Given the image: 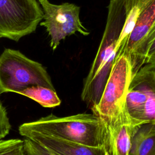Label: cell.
<instances>
[{"label": "cell", "mask_w": 155, "mask_h": 155, "mask_svg": "<svg viewBox=\"0 0 155 155\" xmlns=\"http://www.w3.org/2000/svg\"><path fill=\"white\" fill-rule=\"evenodd\" d=\"M27 138L44 145L57 155H110L107 146H90L43 134H33Z\"/></svg>", "instance_id": "cell-9"}, {"label": "cell", "mask_w": 155, "mask_h": 155, "mask_svg": "<svg viewBox=\"0 0 155 155\" xmlns=\"http://www.w3.org/2000/svg\"><path fill=\"white\" fill-rule=\"evenodd\" d=\"M154 24L155 0H153L138 16L125 45L119 51L124 52L128 57L133 76L145 63V42Z\"/></svg>", "instance_id": "cell-7"}, {"label": "cell", "mask_w": 155, "mask_h": 155, "mask_svg": "<svg viewBox=\"0 0 155 155\" xmlns=\"http://www.w3.org/2000/svg\"><path fill=\"white\" fill-rule=\"evenodd\" d=\"M25 138L33 134H43L70 142L93 147L107 146V127L96 114L81 113L58 117L50 114L19 127Z\"/></svg>", "instance_id": "cell-1"}, {"label": "cell", "mask_w": 155, "mask_h": 155, "mask_svg": "<svg viewBox=\"0 0 155 155\" xmlns=\"http://www.w3.org/2000/svg\"><path fill=\"white\" fill-rule=\"evenodd\" d=\"M0 155H25L24 140L19 139L0 140Z\"/></svg>", "instance_id": "cell-14"}, {"label": "cell", "mask_w": 155, "mask_h": 155, "mask_svg": "<svg viewBox=\"0 0 155 155\" xmlns=\"http://www.w3.org/2000/svg\"><path fill=\"white\" fill-rule=\"evenodd\" d=\"M106 127L110 155H129L132 139L138 126L131 124L124 107L116 119Z\"/></svg>", "instance_id": "cell-8"}, {"label": "cell", "mask_w": 155, "mask_h": 155, "mask_svg": "<svg viewBox=\"0 0 155 155\" xmlns=\"http://www.w3.org/2000/svg\"><path fill=\"white\" fill-rule=\"evenodd\" d=\"M133 76L128 57L124 52H119L100 101L91 110L106 127L116 119L123 109L125 97Z\"/></svg>", "instance_id": "cell-4"}, {"label": "cell", "mask_w": 155, "mask_h": 155, "mask_svg": "<svg viewBox=\"0 0 155 155\" xmlns=\"http://www.w3.org/2000/svg\"><path fill=\"white\" fill-rule=\"evenodd\" d=\"M145 45L147 54L145 64L155 67V24L147 36Z\"/></svg>", "instance_id": "cell-16"}, {"label": "cell", "mask_w": 155, "mask_h": 155, "mask_svg": "<svg viewBox=\"0 0 155 155\" xmlns=\"http://www.w3.org/2000/svg\"><path fill=\"white\" fill-rule=\"evenodd\" d=\"M129 155H155V124L138 126L132 139Z\"/></svg>", "instance_id": "cell-11"}, {"label": "cell", "mask_w": 155, "mask_h": 155, "mask_svg": "<svg viewBox=\"0 0 155 155\" xmlns=\"http://www.w3.org/2000/svg\"><path fill=\"white\" fill-rule=\"evenodd\" d=\"M122 27L113 21L106 22L104 32L90 71L84 81V85L87 84L93 78L101 65L113 54L118 53L119 41Z\"/></svg>", "instance_id": "cell-10"}, {"label": "cell", "mask_w": 155, "mask_h": 155, "mask_svg": "<svg viewBox=\"0 0 155 155\" xmlns=\"http://www.w3.org/2000/svg\"><path fill=\"white\" fill-rule=\"evenodd\" d=\"M124 110L134 126L155 124V67L144 64L133 76Z\"/></svg>", "instance_id": "cell-3"}, {"label": "cell", "mask_w": 155, "mask_h": 155, "mask_svg": "<svg viewBox=\"0 0 155 155\" xmlns=\"http://www.w3.org/2000/svg\"><path fill=\"white\" fill-rule=\"evenodd\" d=\"M124 13L125 22L119 41V50L125 45L139 15L153 0H122Z\"/></svg>", "instance_id": "cell-12"}, {"label": "cell", "mask_w": 155, "mask_h": 155, "mask_svg": "<svg viewBox=\"0 0 155 155\" xmlns=\"http://www.w3.org/2000/svg\"><path fill=\"white\" fill-rule=\"evenodd\" d=\"M39 103L46 108H53L61 104V101L55 89L42 85H33L27 87L19 93Z\"/></svg>", "instance_id": "cell-13"}, {"label": "cell", "mask_w": 155, "mask_h": 155, "mask_svg": "<svg viewBox=\"0 0 155 155\" xmlns=\"http://www.w3.org/2000/svg\"><path fill=\"white\" fill-rule=\"evenodd\" d=\"M23 140L25 155H57L47 147L31 139L25 138Z\"/></svg>", "instance_id": "cell-15"}, {"label": "cell", "mask_w": 155, "mask_h": 155, "mask_svg": "<svg viewBox=\"0 0 155 155\" xmlns=\"http://www.w3.org/2000/svg\"><path fill=\"white\" fill-rule=\"evenodd\" d=\"M33 85L54 89L46 68L20 51L5 48L0 55V90L19 94Z\"/></svg>", "instance_id": "cell-2"}, {"label": "cell", "mask_w": 155, "mask_h": 155, "mask_svg": "<svg viewBox=\"0 0 155 155\" xmlns=\"http://www.w3.org/2000/svg\"><path fill=\"white\" fill-rule=\"evenodd\" d=\"M2 93L0 90V97ZM11 128L12 126L7 110L0 98V140H2L9 134Z\"/></svg>", "instance_id": "cell-17"}, {"label": "cell", "mask_w": 155, "mask_h": 155, "mask_svg": "<svg viewBox=\"0 0 155 155\" xmlns=\"http://www.w3.org/2000/svg\"><path fill=\"white\" fill-rule=\"evenodd\" d=\"M38 2L43 13L40 25L45 28L50 37V46L53 50L67 36L77 32L83 36L90 35L81 21L79 6L69 2L55 4L48 0H38Z\"/></svg>", "instance_id": "cell-6"}, {"label": "cell", "mask_w": 155, "mask_h": 155, "mask_svg": "<svg viewBox=\"0 0 155 155\" xmlns=\"http://www.w3.org/2000/svg\"><path fill=\"white\" fill-rule=\"evenodd\" d=\"M42 15L37 0H0V38L18 41L36 30Z\"/></svg>", "instance_id": "cell-5"}]
</instances>
